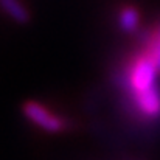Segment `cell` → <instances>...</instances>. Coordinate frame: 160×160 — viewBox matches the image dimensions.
<instances>
[{
	"mask_svg": "<svg viewBox=\"0 0 160 160\" xmlns=\"http://www.w3.org/2000/svg\"><path fill=\"white\" fill-rule=\"evenodd\" d=\"M160 72L142 48L126 59L121 86L132 112L145 121L160 118Z\"/></svg>",
	"mask_w": 160,
	"mask_h": 160,
	"instance_id": "obj_1",
	"label": "cell"
},
{
	"mask_svg": "<svg viewBox=\"0 0 160 160\" xmlns=\"http://www.w3.org/2000/svg\"><path fill=\"white\" fill-rule=\"evenodd\" d=\"M22 110H23V115L28 118V121H31L34 126L47 132H61L65 128L64 118L41 103L28 101L23 104Z\"/></svg>",
	"mask_w": 160,
	"mask_h": 160,
	"instance_id": "obj_2",
	"label": "cell"
},
{
	"mask_svg": "<svg viewBox=\"0 0 160 160\" xmlns=\"http://www.w3.org/2000/svg\"><path fill=\"white\" fill-rule=\"evenodd\" d=\"M140 48L152 59V62L160 72V20H157L145 34Z\"/></svg>",
	"mask_w": 160,
	"mask_h": 160,
	"instance_id": "obj_3",
	"label": "cell"
},
{
	"mask_svg": "<svg viewBox=\"0 0 160 160\" xmlns=\"http://www.w3.org/2000/svg\"><path fill=\"white\" fill-rule=\"evenodd\" d=\"M0 9L19 23H25L30 19L28 9L23 6L20 0H0Z\"/></svg>",
	"mask_w": 160,
	"mask_h": 160,
	"instance_id": "obj_4",
	"label": "cell"
},
{
	"mask_svg": "<svg viewBox=\"0 0 160 160\" xmlns=\"http://www.w3.org/2000/svg\"><path fill=\"white\" fill-rule=\"evenodd\" d=\"M118 25L123 31L134 33L140 25V12L134 6H124L118 14Z\"/></svg>",
	"mask_w": 160,
	"mask_h": 160,
	"instance_id": "obj_5",
	"label": "cell"
}]
</instances>
